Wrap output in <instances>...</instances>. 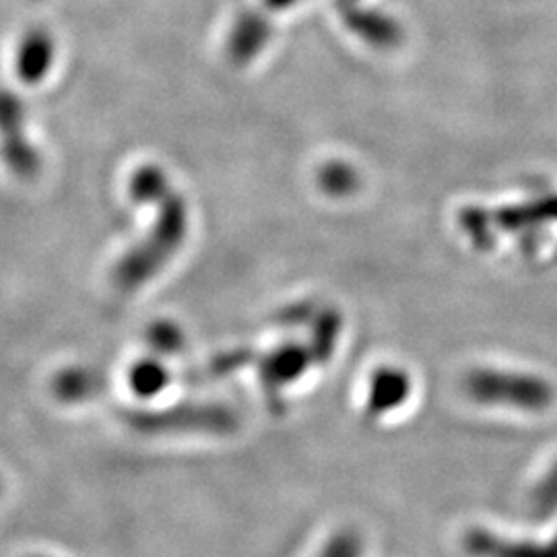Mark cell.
Instances as JSON below:
<instances>
[{"instance_id": "6da1fadb", "label": "cell", "mask_w": 557, "mask_h": 557, "mask_svg": "<svg viewBox=\"0 0 557 557\" xmlns=\"http://www.w3.org/2000/svg\"><path fill=\"white\" fill-rule=\"evenodd\" d=\"M131 193L137 200H145L158 209L156 225L149 238L140 242L114 271V283L122 292H135L143 287L161 267L178 252L182 242L188 234V209L160 168L143 165L131 182Z\"/></svg>"}, {"instance_id": "7a4b0ae2", "label": "cell", "mask_w": 557, "mask_h": 557, "mask_svg": "<svg viewBox=\"0 0 557 557\" xmlns=\"http://www.w3.org/2000/svg\"><path fill=\"white\" fill-rule=\"evenodd\" d=\"M462 388L467 397L481 405H506L527 411H541L552 403V391L545 382L522 374L475 370L471 372Z\"/></svg>"}, {"instance_id": "3957f363", "label": "cell", "mask_w": 557, "mask_h": 557, "mask_svg": "<svg viewBox=\"0 0 557 557\" xmlns=\"http://www.w3.org/2000/svg\"><path fill=\"white\" fill-rule=\"evenodd\" d=\"M133 425L143 432H213L236 430V416L218 405H190L165 411L133 413Z\"/></svg>"}, {"instance_id": "277c9868", "label": "cell", "mask_w": 557, "mask_h": 557, "mask_svg": "<svg viewBox=\"0 0 557 557\" xmlns=\"http://www.w3.org/2000/svg\"><path fill=\"white\" fill-rule=\"evenodd\" d=\"M25 110L17 96L0 91V149L7 165L21 178H32L40 172V156L23 133Z\"/></svg>"}, {"instance_id": "5b68a950", "label": "cell", "mask_w": 557, "mask_h": 557, "mask_svg": "<svg viewBox=\"0 0 557 557\" xmlns=\"http://www.w3.org/2000/svg\"><path fill=\"white\" fill-rule=\"evenodd\" d=\"M54 62V40L46 29H29L17 48V75L23 83L36 85L50 73Z\"/></svg>"}, {"instance_id": "8992f818", "label": "cell", "mask_w": 557, "mask_h": 557, "mask_svg": "<svg viewBox=\"0 0 557 557\" xmlns=\"http://www.w3.org/2000/svg\"><path fill=\"white\" fill-rule=\"evenodd\" d=\"M469 554L478 557H557V539L547 545L510 541L490 531H471L465 541Z\"/></svg>"}, {"instance_id": "52a82bcc", "label": "cell", "mask_w": 557, "mask_h": 557, "mask_svg": "<svg viewBox=\"0 0 557 557\" xmlns=\"http://www.w3.org/2000/svg\"><path fill=\"white\" fill-rule=\"evenodd\" d=\"M308 363H310L308 349H304L299 345H287L262 361L260 376H262L267 391L277 393L278 388L299 379L308 370Z\"/></svg>"}, {"instance_id": "ba28073f", "label": "cell", "mask_w": 557, "mask_h": 557, "mask_svg": "<svg viewBox=\"0 0 557 557\" xmlns=\"http://www.w3.org/2000/svg\"><path fill=\"white\" fill-rule=\"evenodd\" d=\"M409 393H411V380L405 372L395 368L380 370L370 384L368 413L379 418L388 411H395L407 400Z\"/></svg>"}, {"instance_id": "9c48e42d", "label": "cell", "mask_w": 557, "mask_h": 557, "mask_svg": "<svg viewBox=\"0 0 557 557\" xmlns=\"http://www.w3.org/2000/svg\"><path fill=\"white\" fill-rule=\"evenodd\" d=\"M101 388V379L85 368H75L66 370L54 380V393L57 397L66 400V403H81L83 398L98 395Z\"/></svg>"}, {"instance_id": "30bf717a", "label": "cell", "mask_w": 557, "mask_h": 557, "mask_svg": "<svg viewBox=\"0 0 557 557\" xmlns=\"http://www.w3.org/2000/svg\"><path fill=\"white\" fill-rule=\"evenodd\" d=\"M168 384V372L158 361L145 359L131 372V386L137 397L151 398L160 395Z\"/></svg>"}, {"instance_id": "8fae6325", "label": "cell", "mask_w": 557, "mask_h": 557, "mask_svg": "<svg viewBox=\"0 0 557 557\" xmlns=\"http://www.w3.org/2000/svg\"><path fill=\"white\" fill-rule=\"evenodd\" d=\"M363 539L354 531H338L320 547L317 557H363Z\"/></svg>"}, {"instance_id": "7c38bea8", "label": "cell", "mask_w": 557, "mask_h": 557, "mask_svg": "<svg viewBox=\"0 0 557 557\" xmlns=\"http://www.w3.org/2000/svg\"><path fill=\"white\" fill-rule=\"evenodd\" d=\"M531 504L533 510L539 517H549L552 512L557 510V465L541 479L533 496H531Z\"/></svg>"}, {"instance_id": "4fadbf2b", "label": "cell", "mask_w": 557, "mask_h": 557, "mask_svg": "<svg viewBox=\"0 0 557 557\" xmlns=\"http://www.w3.org/2000/svg\"><path fill=\"white\" fill-rule=\"evenodd\" d=\"M147 338H149L151 347L158 349L161 354H176L180 347H182V341H184L178 329H176L174 324H170V322L156 324V326L149 331Z\"/></svg>"}, {"instance_id": "5bb4252c", "label": "cell", "mask_w": 557, "mask_h": 557, "mask_svg": "<svg viewBox=\"0 0 557 557\" xmlns=\"http://www.w3.org/2000/svg\"><path fill=\"white\" fill-rule=\"evenodd\" d=\"M324 184L326 186H337L338 195H343L345 190H351V184H354V174H351V170H347V168H343V165H338V168H329L326 172H324Z\"/></svg>"}]
</instances>
